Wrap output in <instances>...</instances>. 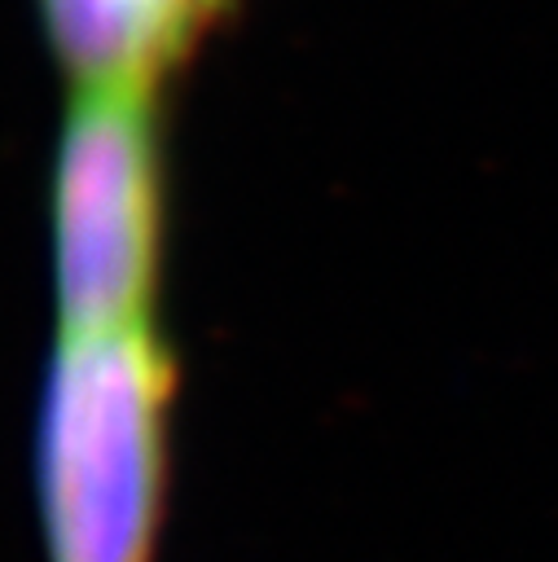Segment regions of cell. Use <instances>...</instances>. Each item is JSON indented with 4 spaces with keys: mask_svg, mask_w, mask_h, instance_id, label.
Listing matches in <instances>:
<instances>
[{
    "mask_svg": "<svg viewBox=\"0 0 558 562\" xmlns=\"http://www.w3.org/2000/svg\"><path fill=\"white\" fill-rule=\"evenodd\" d=\"M176 382L154 325L57 342L35 426L48 562H154Z\"/></svg>",
    "mask_w": 558,
    "mask_h": 562,
    "instance_id": "1",
    "label": "cell"
},
{
    "mask_svg": "<svg viewBox=\"0 0 558 562\" xmlns=\"http://www.w3.org/2000/svg\"><path fill=\"white\" fill-rule=\"evenodd\" d=\"M163 233V83H75L48 176V277L62 338L154 325Z\"/></svg>",
    "mask_w": 558,
    "mask_h": 562,
    "instance_id": "2",
    "label": "cell"
},
{
    "mask_svg": "<svg viewBox=\"0 0 558 562\" xmlns=\"http://www.w3.org/2000/svg\"><path fill=\"white\" fill-rule=\"evenodd\" d=\"M70 83L167 79L207 26L198 0H40Z\"/></svg>",
    "mask_w": 558,
    "mask_h": 562,
    "instance_id": "3",
    "label": "cell"
}]
</instances>
